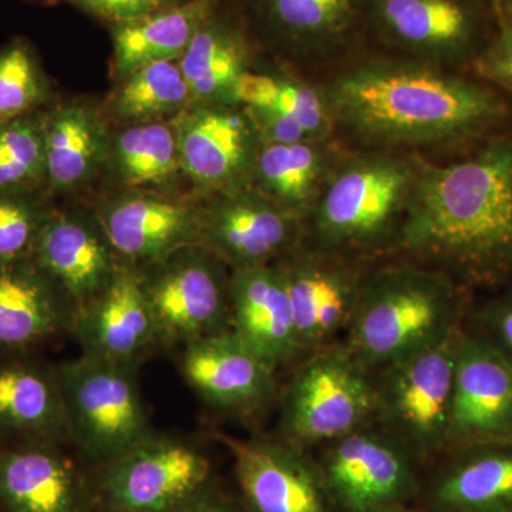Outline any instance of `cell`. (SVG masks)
I'll return each instance as SVG.
<instances>
[{"label": "cell", "mask_w": 512, "mask_h": 512, "mask_svg": "<svg viewBox=\"0 0 512 512\" xmlns=\"http://www.w3.org/2000/svg\"><path fill=\"white\" fill-rule=\"evenodd\" d=\"M348 148L429 157L485 136L505 116L487 84L458 70L359 50L318 80Z\"/></svg>", "instance_id": "6da1fadb"}, {"label": "cell", "mask_w": 512, "mask_h": 512, "mask_svg": "<svg viewBox=\"0 0 512 512\" xmlns=\"http://www.w3.org/2000/svg\"><path fill=\"white\" fill-rule=\"evenodd\" d=\"M467 288L512 281V133L421 157L396 254Z\"/></svg>", "instance_id": "7a4b0ae2"}, {"label": "cell", "mask_w": 512, "mask_h": 512, "mask_svg": "<svg viewBox=\"0 0 512 512\" xmlns=\"http://www.w3.org/2000/svg\"><path fill=\"white\" fill-rule=\"evenodd\" d=\"M421 156L343 148L306 215L309 247L376 262L392 258L419 177Z\"/></svg>", "instance_id": "3957f363"}, {"label": "cell", "mask_w": 512, "mask_h": 512, "mask_svg": "<svg viewBox=\"0 0 512 512\" xmlns=\"http://www.w3.org/2000/svg\"><path fill=\"white\" fill-rule=\"evenodd\" d=\"M467 313V286L439 269L392 256L367 269L343 342L377 372L443 342Z\"/></svg>", "instance_id": "277c9868"}, {"label": "cell", "mask_w": 512, "mask_h": 512, "mask_svg": "<svg viewBox=\"0 0 512 512\" xmlns=\"http://www.w3.org/2000/svg\"><path fill=\"white\" fill-rule=\"evenodd\" d=\"M278 403V437L320 448L375 423V373L340 340L293 366Z\"/></svg>", "instance_id": "5b68a950"}, {"label": "cell", "mask_w": 512, "mask_h": 512, "mask_svg": "<svg viewBox=\"0 0 512 512\" xmlns=\"http://www.w3.org/2000/svg\"><path fill=\"white\" fill-rule=\"evenodd\" d=\"M67 437L96 466L154 433L134 365L82 355L56 366Z\"/></svg>", "instance_id": "8992f818"}, {"label": "cell", "mask_w": 512, "mask_h": 512, "mask_svg": "<svg viewBox=\"0 0 512 512\" xmlns=\"http://www.w3.org/2000/svg\"><path fill=\"white\" fill-rule=\"evenodd\" d=\"M460 329L375 373V424L426 466L447 450Z\"/></svg>", "instance_id": "52a82bcc"}, {"label": "cell", "mask_w": 512, "mask_h": 512, "mask_svg": "<svg viewBox=\"0 0 512 512\" xmlns=\"http://www.w3.org/2000/svg\"><path fill=\"white\" fill-rule=\"evenodd\" d=\"M160 345H188L232 330L231 269L202 245L137 268Z\"/></svg>", "instance_id": "ba28073f"}, {"label": "cell", "mask_w": 512, "mask_h": 512, "mask_svg": "<svg viewBox=\"0 0 512 512\" xmlns=\"http://www.w3.org/2000/svg\"><path fill=\"white\" fill-rule=\"evenodd\" d=\"M365 37L379 52L458 72L490 45L477 0H366Z\"/></svg>", "instance_id": "9c48e42d"}, {"label": "cell", "mask_w": 512, "mask_h": 512, "mask_svg": "<svg viewBox=\"0 0 512 512\" xmlns=\"http://www.w3.org/2000/svg\"><path fill=\"white\" fill-rule=\"evenodd\" d=\"M212 480L204 451L156 433L97 466L93 477L104 512H175Z\"/></svg>", "instance_id": "30bf717a"}, {"label": "cell", "mask_w": 512, "mask_h": 512, "mask_svg": "<svg viewBox=\"0 0 512 512\" xmlns=\"http://www.w3.org/2000/svg\"><path fill=\"white\" fill-rule=\"evenodd\" d=\"M242 13L259 46L308 69L328 70L365 42L366 0H248Z\"/></svg>", "instance_id": "8fae6325"}, {"label": "cell", "mask_w": 512, "mask_h": 512, "mask_svg": "<svg viewBox=\"0 0 512 512\" xmlns=\"http://www.w3.org/2000/svg\"><path fill=\"white\" fill-rule=\"evenodd\" d=\"M318 463L339 512H382L419 497L421 464L375 423L320 447Z\"/></svg>", "instance_id": "7c38bea8"}, {"label": "cell", "mask_w": 512, "mask_h": 512, "mask_svg": "<svg viewBox=\"0 0 512 512\" xmlns=\"http://www.w3.org/2000/svg\"><path fill=\"white\" fill-rule=\"evenodd\" d=\"M208 197L202 202L200 245L231 271L275 264L305 238L303 220L254 185Z\"/></svg>", "instance_id": "4fadbf2b"}, {"label": "cell", "mask_w": 512, "mask_h": 512, "mask_svg": "<svg viewBox=\"0 0 512 512\" xmlns=\"http://www.w3.org/2000/svg\"><path fill=\"white\" fill-rule=\"evenodd\" d=\"M275 264L285 278L303 356L340 342L373 262L326 254L302 242Z\"/></svg>", "instance_id": "5bb4252c"}, {"label": "cell", "mask_w": 512, "mask_h": 512, "mask_svg": "<svg viewBox=\"0 0 512 512\" xmlns=\"http://www.w3.org/2000/svg\"><path fill=\"white\" fill-rule=\"evenodd\" d=\"M247 512H339L318 458L281 437L222 439Z\"/></svg>", "instance_id": "9a60e30c"}, {"label": "cell", "mask_w": 512, "mask_h": 512, "mask_svg": "<svg viewBox=\"0 0 512 512\" xmlns=\"http://www.w3.org/2000/svg\"><path fill=\"white\" fill-rule=\"evenodd\" d=\"M181 170L208 195L248 187L262 143L247 110L190 104L174 117Z\"/></svg>", "instance_id": "2e32d148"}, {"label": "cell", "mask_w": 512, "mask_h": 512, "mask_svg": "<svg viewBox=\"0 0 512 512\" xmlns=\"http://www.w3.org/2000/svg\"><path fill=\"white\" fill-rule=\"evenodd\" d=\"M488 441H512V363L464 320L447 450Z\"/></svg>", "instance_id": "e0dca14e"}, {"label": "cell", "mask_w": 512, "mask_h": 512, "mask_svg": "<svg viewBox=\"0 0 512 512\" xmlns=\"http://www.w3.org/2000/svg\"><path fill=\"white\" fill-rule=\"evenodd\" d=\"M180 365L191 389L220 412L255 417L278 402L276 372L234 330L188 343Z\"/></svg>", "instance_id": "ac0fdd59"}, {"label": "cell", "mask_w": 512, "mask_h": 512, "mask_svg": "<svg viewBox=\"0 0 512 512\" xmlns=\"http://www.w3.org/2000/svg\"><path fill=\"white\" fill-rule=\"evenodd\" d=\"M202 204L153 192H130L100 205L97 220L121 261L134 268L200 244Z\"/></svg>", "instance_id": "d6986e66"}, {"label": "cell", "mask_w": 512, "mask_h": 512, "mask_svg": "<svg viewBox=\"0 0 512 512\" xmlns=\"http://www.w3.org/2000/svg\"><path fill=\"white\" fill-rule=\"evenodd\" d=\"M0 512H100L93 477L62 444L18 441L0 448Z\"/></svg>", "instance_id": "ffe728a7"}, {"label": "cell", "mask_w": 512, "mask_h": 512, "mask_svg": "<svg viewBox=\"0 0 512 512\" xmlns=\"http://www.w3.org/2000/svg\"><path fill=\"white\" fill-rule=\"evenodd\" d=\"M416 501L427 512H512V441L448 448L431 461Z\"/></svg>", "instance_id": "44dd1931"}, {"label": "cell", "mask_w": 512, "mask_h": 512, "mask_svg": "<svg viewBox=\"0 0 512 512\" xmlns=\"http://www.w3.org/2000/svg\"><path fill=\"white\" fill-rule=\"evenodd\" d=\"M32 258L77 311L107 288L123 264L96 215L55 208Z\"/></svg>", "instance_id": "7402d4cb"}, {"label": "cell", "mask_w": 512, "mask_h": 512, "mask_svg": "<svg viewBox=\"0 0 512 512\" xmlns=\"http://www.w3.org/2000/svg\"><path fill=\"white\" fill-rule=\"evenodd\" d=\"M231 322L244 345L274 372L302 359L291 299L278 265L231 271Z\"/></svg>", "instance_id": "603a6c76"}, {"label": "cell", "mask_w": 512, "mask_h": 512, "mask_svg": "<svg viewBox=\"0 0 512 512\" xmlns=\"http://www.w3.org/2000/svg\"><path fill=\"white\" fill-rule=\"evenodd\" d=\"M72 332L82 355L124 365L160 345L137 268L123 262L107 288L77 311Z\"/></svg>", "instance_id": "cb8c5ba5"}, {"label": "cell", "mask_w": 512, "mask_h": 512, "mask_svg": "<svg viewBox=\"0 0 512 512\" xmlns=\"http://www.w3.org/2000/svg\"><path fill=\"white\" fill-rule=\"evenodd\" d=\"M77 309L32 256L0 264V352H23L72 330Z\"/></svg>", "instance_id": "d4e9b609"}, {"label": "cell", "mask_w": 512, "mask_h": 512, "mask_svg": "<svg viewBox=\"0 0 512 512\" xmlns=\"http://www.w3.org/2000/svg\"><path fill=\"white\" fill-rule=\"evenodd\" d=\"M258 46L244 13L218 6L178 60L191 104H235V83L256 69Z\"/></svg>", "instance_id": "484cf974"}, {"label": "cell", "mask_w": 512, "mask_h": 512, "mask_svg": "<svg viewBox=\"0 0 512 512\" xmlns=\"http://www.w3.org/2000/svg\"><path fill=\"white\" fill-rule=\"evenodd\" d=\"M0 434L18 441H69L56 367L0 359Z\"/></svg>", "instance_id": "4316f807"}, {"label": "cell", "mask_w": 512, "mask_h": 512, "mask_svg": "<svg viewBox=\"0 0 512 512\" xmlns=\"http://www.w3.org/2000/svg\"><path fill=\"white\" fill-rule=\"evenodd\" d=\"M220 0H183L111 29L114 73L123 80L146 64L180 60Z\"/></svg>", "instance_id": "83f0119b"}, {"label": "cell", "mask_w": 512, "mask_h": 512, "mask_svg": "<svg viewBox=\"0 0 512 512\" xmlns=\"http://www.w3.org/2000/svg\"><path fill=\"white\" fill-rule=\"evenodd\" d=\"M343 148L336 140L262 144L252 185L305 220Z\"/></svg>", "instance_id": "f1b7e54d"}, {"label": "cell", "mask_w": 512, "mask_h": 512, "mask_svg": "<svg viewBox=\"0 0 512 512\" xmlns=\"http://www.w3.org/2000/svg\"><path fill=\"white\" fill-rule=\"evenodd\" d=\"M110 137L99 114L63 104L45 114L46 194L79 187L109 158Z\"/></svg>", "instance_id": "f546056e"}, {"label": "cell", "mask_w": 512, "mask_h": 512, "mask_svg": "<svg viewBox=\"0 0 512 512\" xmlns=\"http://www.w3.org/2000/svg\"><path fill=\"white\" fill-rule=\"evenodd\" d=\"M107 163L124 188L156 190L170 184L181 170L174 121L130 124L111 141Z\"/></svg>", "instance_id": "4dcf8cb0"}, {"label": "cell", "mask_w": 512, "mask_h": 512, "mask_svg": "<svg viewBox=\"0 0 512 512\" xmlns=\"http://www.w3.org/2000/svg\"><path fill=\"white\" fill-rule=\"evenodd\" d=\"M191 104L190 89L178 60L146 64L121 80L111 111L128 124L177 117Z\"/></svg>", "instance_id": "1f68e13d"}, {"label": "cell", "mask_w": 512, "mask_h": 512, "mask_svg": "<svg viewBox=\"0 0 512 512\" xmlns=\"http://www.w3.org/2000/svg\"><path fill=\"white\" fill-rule=\"evenodd\" d=\"M45 114L0 123V191H45Z\"/></svg>", "instance_id": "d6a6232c"}, {"label": "cell", "mask_w": 512, "mask_h": 512, "mask_svg": "<svg viewBox=\"0 0 512 512\" xmlns=\"http://www.w3.org/2000/svg\"><path fill=\"white\" fill-rule=\"evenodd\" d=\"M50 87L32 46L18 39L0 47V123L45 109Z\"/></svg>", "instance_id": "836d02e7"}, {"label": "cell", "mask_w": 512, "mask_h": 512, "mask_svg": "<svg viewBox=\"0 0 512 512\" xmlns=\"http://www.w3.org/2000/svg\"><path fill=\"white\" fill-rule=\"evenodd\" d=\"M52 211L45 191H0V264L33 255Z\"/></svg>", "instance_id": "e575fe53"}, {"label": "cell", "mask_w": 512, "mask_h": 512, "mask_svg": "<svg viewBox=\"0 0 512 512\" xmlns=\"http://www.w3.org/2000/svg\"><path fill=\"white\" fill-rule=\"evenodd\" d=\"M295 120L313 140H336L328 100L319 82L279 73V94L274 106Z\"/></svg>", "instance_id": "d590c367"}, {"label": "cell", "mask_w": 512, "mask_h": 512, "mask_svg": "<svg viewBox=\"0 0 512 512\" xmlns=\"http://www.w3.org/2000/svg\"><path fill=\"white\" fill-rule=\"evenodd\" d=\"M466 323L512 363V284L477 311L468 312Z\"/></svg>", "instance_id": "8d00e7d4"}, {"label": "cell", "mask_w": 512, "mask_h": 512, "mask_svg": "<svg viewBox=\"0 0 512 512\" xmlns=\"http://www.w3.org/2000/svg\"><path fill=\"white\" fill-rule=\"evenodd\" d=\"M77 8L114 25L133 22L177 5L183 0H66Z\"/></svg>", "instance_id": "74e56055"}, {"label": "cell", "mask_w": 512, "mask_h": 512, "mask_svg": "<svg viewBox=\"0 0 512 512\" xmlns=\"http://www.w3.org/2000/svg\"><path fill=\"white\" fill-rule=\"evenodd\" d=\"M473 67L478 76L512 93V26L500 22L490 45Z\"/></svg>", "instance_id": "f35d334b"}, {"label": "cell", "mask_w": 512, "mask_h": 512, "mask_svg": "<svg viewBox=\"0 0 512 512\" xmlns=\"http://www.w3.org/2000/svg\"><path fill=\"white\" fill-rule=\"evenodd\" d=\"M262 144H295L313 138L275 107H245Z\"/></svg>", "instance_id": "ab89813d"}, {"label": "cell", "mask_w": 512, "mask_h": 512, "mask_svg": "<svg viewBox=\"0 0 512 512\" xmlns=\"http://www.w3.org/2000/svg\"><path fill=\"white\" fill-rule=\"evenodd\" d=\"M279 73L248 70L234 87L235 104L242 107H272L278 99Z\"/></svg>", "instance_id": "60d3db41"}, {"label": "cell", "mask_w": 512, "mask_h": 512, "mask_svg": "<svg viewBox=\"0 0 512 512\" xmlns=\"http://www.w3.org/2000/svg\"><path fill=\"white\" fill-rule=\"evenodd\" d=\"M175 512H247L242 503H237L214 480L200 493L190 498Z\"/></svg>", "instance_id": "b9f144b4"}, {"label": "cell", "mask_w": 512, "mask_h": 512, "mask_svg": "<svg viewBox=\"0 0 512 512\" xmlns=\"http://www.w3.org/2000/svg\"><path fill=\"white\" fill-rule=\"evenodd\" d=\"M498 10V19L505 25L512 26V0H494Z\"/></svg>", "instance_id": "7bdbcfd3"}, {"label": "cell", "mask_w": 512, "mask_h": 512, "mask_svg": "<svg viewBox=\"0 0 512 512\" xmlns=\"http://www.w3.org/2000/svg\"><path fill=\"white\" fill-rule=\"evenodd\" d=\"M382 512H427V511H424L423 508L420 507V505H412V503H409V504L394 505V507L387 508V510H384Z\"/></svg>", "instance_id": "ee69618b"}]
</instances>
